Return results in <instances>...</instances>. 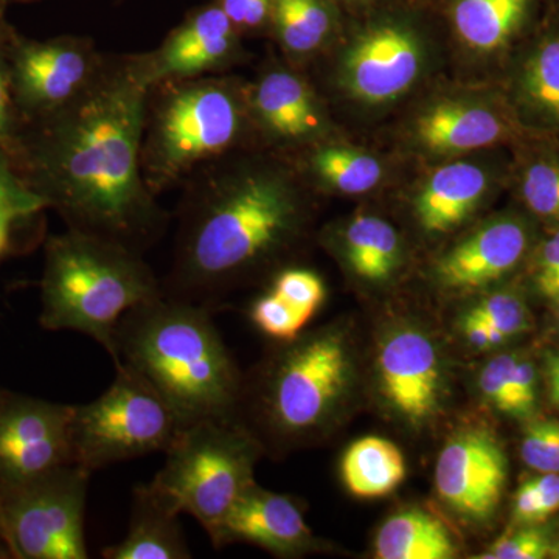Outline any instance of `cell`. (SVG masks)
<instances>
[{
	"label": "cell",
	"mask_w": 559,
	"mask_h": 559,
	"mask_svg": "<svg viewBox=\"0 0 559 559\" xmlns=\"http://www.w3.org/2000/svg\"><path fill=\"white\" fill-rule=\"evenodd\" d=\"M150 83L140 64L97 73L66 106L43 151L49 204L72 229L138 250L160 226V210L142 175Z\"/></svg>",
	"instance_id": "obj_1"
},
{
	"label": "cell",
	"mask_w": 559,
	"mask_h": 559,
	"mask_svg": "<svg viewBox=\"0 0 559 559\" xmlns=\"http://www.w3.org/2000/svg\"><path fill=\"white\" fill-rule=\"evenodd\" d=\"M300 223L299 198L277 173L210 180L183 213L168 296L212 308L229 283L285 248Z\"/></svg>",
	"instance_id": "obj_2"
},
{
	"label": "cell",
	"mask_w": 559,
	"mask_h": 559,
	"mask_svg": "<svg viewBox=\"0 0 559 559\" xmlns=\"http://www.w3.org/2000/svg\"><path fill=\"white\" fill-rule=\"evenodd\" d=\"M114 366L156 390L183 426L231 418L241 380L209 307L160 296L134 308L114 334Z\"/></svg>",
	"instance_id": "obj_3"
},
{
	"label": "cell",
	"mask_w": 559,
	"mask_h": 559,
	"mask_svg": "<svg viewBox=\"0 0 559 559\" xmlns=\"http://www.w3.org/2000/svg\"><path fill=\"white\" fill-rule=\"evenodd\" d=\"M160 296L148 264L121 242L70 229L47 246L39 316L46 330L86 334L112 356L121 319Z\"/></svg>",
	"instance_id": "obj_4"
},
{
	"label": "cell",
	"mask_w": 559,
	"mask_h": 559,
	"mask_svg": "<svg viewBox=\"0 0 559 559\" xmlns=\"http://www.w3.org/2000/svg\"><path fill=\"white\" fill-rule=\"evenodd\" d=\"M165 454L151 488L179 514H189L209 538L253 484L257 447L231 418L186 426Z\"/></svg>",
	"instance_id": "obj_5"
},
{
	"label": "cell",
	"mask_w": 559,
	"mask_h": 559,
	"mask_svg": "<svg viewBox=\"0 0 559 559\" xmlns=\"http://www.w3.org/2000/svg\"><path fill=\"white\" fill-rule=\"evenodd\" d=\"M103 395L73 406L72 462L94 473L114 463L165 452L186 428L159 393L127 367Z\"/></svg>",
	"instance_id": "obj_6"
},
{
	"label": "cell",
	"mask_w": 559,
	"mask_h": 559,
	"mask_svg": "<svg viewBox=\"0 0 559 559\" xmlns=\"http://www.w3.org/2000/svg\"><path fill=\"white\" fill-rule=\"evenodd\" d=\"M241 130V102L227 84L191 81L175 87L154 110L148 135L143 138L142 170L150 189L226 153Z\"/></svg>",
	"instance_id": "obj_7"
},
{
	"label": "cell",
	"mask_w": 559,
	"mask_h": 559,
	"mask_svg": "<svg viewBox=\"0 0 559 559\" xmlns=\"http://www.w3.org/2000/svg\"><path fill=\"white\" fill-rule=\"evenodd\" d=\"M90 471L75 463L31 484L0 489V538L17 559H87Z\"/></svg>",
	"instance_id": "obj_8"
},
{
	"label": "cell",
	"mask_w": 559,
	"mask_h": 559,
	"mask_svg": "<svg viewBox=\"0 0 559 559\" xmlns=\"http://www.w3.org/2000/svg\"><path fill=\"white\" fill-rule=\"evenodd\" d=\"M349 378L347 344L323 331L293 347L271 366L264 388V415L285 439L308 436L329 421L344 399Z\"/></svg>",
	"instance_id": "obj_9"
},
{
	"label": "cell",
	"mask_w": 559,
	"mask_h": 559,
	"mask_svg": "<svg viewBox=\"0 0 559 559\" xmlns=\"http://www.w3.org/2000/svg\"><path fill=\"white\" fill-rule=\"evenodd\" d=\"M73 406L0 392V489L70 465Z\"/></svg>",
	"instance_id": "obj_10"
},
{
	"label": "cell",
	"mask_w": 559,
	"mask_h": 559,
	"mask_svg": "<svg viewBox=\"0 0 559 559\" xmlns=\"http://www.w3.org/2000/svg\"><path fill=\"white\" fill-rule=\"evenodd\" d=\"M425 62L417 33L400 22H382L359 33L342 57L340 79L349 97L380 106L403 97Z\"/></svg>",
	"instance_id": "obj_11"
},
{
	"label": "cell",
	"mask_w": 559,
	"mask_h": 559,
	"mask_svg": "<svg viewBox=\"0 0 559 559\" xmlns=\"http://www.w3.org/2000/svg\"><path fill=\"white\" fill-rule=\"evenodd\" d=\"M509 462L498 439L481 428L459 430L440 452L436 468L439 496L469 521L489 520L499 507Z\"/></svg>",
	"instance_id": "obj_12"
},
{
	"label": "cell",
	"mask_w": 559,
	"mask_h": 559,
	"mask_svg": "<svg viewBox=\"0 0 559 559\" xmlns=\"http://www.w3.org/2000/svg\"><path fill=\"white\" fill-rule=\"evenodd\" d=\"M378 373L390 407L411 425H423L439 411V352L421 331L404 329L390 334L378 353Z\"/></svg>",
	"instance_id": "obj_13"
},
{
	"label": "cell",
	"mask_w": 559,
	"mask_h": 559,
	"mask_svg": "<svg viewBox=\"0 0 559 559\" xmlns=\"http://www.w3.org/2000/svg\"><path fill=\"white\" fill-rule=\"evenodd\" d=\"M97 73L92 50L73 40L27 44L14 62L22 102L36 109L66 108L90 87Z\"/></svg>",
	"instance_id": "obj_14"
},
{
	"label": "cell",
	"mask_w": 559,
	"mask_h": 559,
	"mask_svg": "<svg viewBox=\"0 0 559 559\" xmlns=\"http://www.w3.org/2000/svg\"><path fill=\"white\" fill-rule=\"evenodd\" d=\"M210 540L216 547L241 540L280 555L304 554L314 544L311 530L293 499L253 484L242 492Z\"/></svg>",
	"instance_id": "obj_15"
},
{
	"label": "cell",
	"mask_w": 559,
	"mask_h": 559,
	"mask_svg": "<svg viewBox=\"0 0 559 559\" xmlns=\"http://www.w3.org/2000/svg\"><path fill=\"white\" fill-rule=\"evenodd\" d=\"M527 248L528 230L521 219H492L451 249L439 261L437 275L447 288H480L513 271Z\"/></svg>",
	"instance_id": "obj_16"
},
{
	"label": "cell",
	"mask_w": 559,
	"mask_h": 559,
	"mask_svg": "<svg viewBox=\"0 0 559 559\" xmlns=\"http://www.w3.org/2000/svg\"><path fill=\"white\" fill-rule=\"evenodd\" d=\"M234 24L223 9L198 11L150 60L140 62L150 86L160 80L183 79L218 68L235 50Z\"/></svg>",
	"instance_id": "obj_17"
},
{
	"label": "cell",
	"mask_w": 559,
	"mask_h": 559,
	"mask_svg": "<svg viewBox=\"0 0 559 559\" xmlns=\"http://www.w3.org/2000/svg\"><path fill=\"white\" fill-rule=\"evenodd\" d=\"M415 139L433 154L466 153L520 138L522 130L491 106L465 100H444L419 114Z\"/></svg>",
	"instance_id": "obj_18"
},
{
	"label": "cell",
	"mask_w": 559,
	"mask_h": 559,
	"mask_svg": "<svg viewBox=\"0 0 559 559\" xmlns=\"http://www.w3.org/2000/svg\"><path fill=\"white\" fill-rule=\"evenodd\" d=\"M489 189V175L471 162L437 168L415 198L419 226L428 234H448L468 219Z\"/></svg>",
	"instance_id": "obj_19"
},
{
	"label": "cell",
	"mask_w": 559,
	"mask_h": 559,
	"mask_svg": "<svg viewBox=\"0 0 559 559\" xmlns=\"http://www.w3.org/2000/svg\"><path fill=\"white\" fill-rule=\"evenodd\" d=\"M180 514L151 488L134 489L127 536L103 550L106 559H189L191 551L180 528Z\"/></svg>",
	"instance_id": "obj_20"
},
{
	"label": "cell",
	"mask_w": 559,
	"mask_h": 559,
	"mask_svg": "<svg viewBox=\"0 0 559 559\" xmlns=\"http://www.w3.org/2000/svg\"><path fill=\"white\" fill-rule=\"evenodd\" d=\"M253 110L264 128L286 142L323 130V114L308 84L288 70H272L253 91Z\"/></svg>",
	"instance_id": "obj_21"
},
{
	"label": "cell",
	"mask_w": 559,
	"mask_h": 559,
	"mask_svg": "<svg viewBox=\"0 0 559 559\" xmlns=\"http://www.w3.org/2000/svg\"><path fill=\"white\" fill-rule=\"evenodd\" d=\"M532 7L533 0H455L452 24L468 49L492 53L509 46Z\"/></svg>",
	"instance_id": "obj_22"
},
{
	"label": "cell",
	"mask_w": 559,
	"mask_h": 559,
	"mask_svg": "<svg viewBox=\"0 0 559 559\" xmlns=\"http://www.w3.org/2000/svg\"><path fill=\"white\" fill-rule=\"evenodd\" d=\"M341 474L345 487L356 498H382L406 479V462L392 441L364 437L345 451Z\"/></svg>",
	"instance_id": "obj_23"
},
{
	"label": "cell",
	"mask_w": 559,
	"mask_h": 559,
	"mask_svg": "<svg viewBox=\"0 0 559 559\" xmlns=\"http://www.w3.org/2000/svg\"><path fill=\"white\" fill-rule=\"evenodd\" d=\"M381 559H450L457 554L443 522L419 510H407L385 521L374 543Z\"/></svg>",
	"instance_id": "obj_24"
},
{
	"label": "cell",
	"mask_w": 559,
	"mask_h": 559,
	"mask_svg": "<svg viewBox=\"0 0 559 559\" xmlns=\"http://www.w3.org/2000/svg\"><path fill=\"white\" fill-rule=\"evenodd\" d=\"M344 252L359 278L385 282L399 267L400 237L388 221L358 215L344 231Z\"/></svg>",
	"instance_id": "obj_25"
},
{
	"label": "cell",
	"mask_w": 559,
	"mask_h": 559,
	"mask_svg": "<svg viewBox=\"0 0 559 559\" xmlns=\"http://www.w3.org/2000/svg\"><path fill=\"white\" fill-rule=\"evenodd\" d=\"M518 97L536 119L559 130V33L540 40L525 58Z\"/></svg>",
	"instance_id": "obj_26"
},
{
	"label": "cell",
	"mask_w": 559,
	"mask_h": 559,
	"mask_svg": "<svg viewBox=\"0 0 559 559\" xmlns=\"http://www.w3.org/2000/svg\"><path fill=\"white\" fill-rule=\"evenodd\" d=\"M312 170L330 189L345 194H362L382 180L381 162L367 151L352 146H323L312 156Z\"/></svg>",
	"instance_id": "obj_27"
},
{
	"label": "cell",
	"mask_w": 559,
	"mask_h": 559,
	"mask_svg": "<svg viewBox=\"0 0 559 559\" xmlns=\"http://www.w3.org/2000/svg\"><path fill=\"white\" fill-rule=\"evenodd\" d=\"M274 20L283 46L297 55L318 49L331 31L322 0H274Z\"/></svg>",
	"instance_id": "obj_28"
},
{
	"label": "cell",
	"mask_w": 559,
	"mask_h": 559,
	"mask_svg": "<svg viewBox=\"0 0 559 559\" xmlns=\"http://www.w3.org/2000/svg\"><path fill=\"white\" fill-rule=\"evenodd\" d=\"M521 194L530 212L547 223L559 224V160H533L522 173Z\"/></svg>",
	"instance_id": "obj_29"
},
{
	"label": "cell",
	"mask_w": 559,
	"mask_h": 559,
	"mask_svg": "<svg viewBox=\"0 0 559 559\" xmlns=\"http://www.w3.org/2000/svg\"><path fill=\"white\" fill-rule=\"evenodd\" d=\"M250 319L255 323L257 329L272 340L294 342L299 340L301 330L310 322L311 316L290 307L271 290L253 304Z\"/></svg>",
	"instance_id": "obj_30"
},
{
	"label": "cell",
	"mask_w": 559,
	"mask_h": 559,
	"mask_svg": "<svg viewBox=\"0 0 559 559\" xmlns=\"http://www.w3.org/2000/svg\"><path fill=\"white\" fill-rule=\"evenodd\" d=\"M469 312L502 331L509 340L532 329V316L527 305L516 294H492L480 300Z\"/></svg>",
	"instance_id": "obj_31"
},
{
	"label": "cell",
	"mask_w": 559,
	"mask_h": 559,
	"mask_svg": "<svg viewBox=\"0 0 559 559\" xmlns=\"http://www.w3.org/2000/svg\"><path fill=\"white\" fill-rule=\"evenodd\" d=\"M272 293L311 318L325 300V286L322 280L314 272L304 270L283 271L275 278Z\"/></svg>",
	"instance_id": "obj_32"
},
{
	"label": "cell",
	"mask_w": 559,
	"mask_h": 559,
	"mask_svg": "<svg viewBox=\"0 0 559 559\" xmlns=\"http://www.w3.org/2000/svg\"><path fill=\"white\" fill-rule=\"evenodd\" d=\"M521 455L528 468L559 474V421H536L525 432Z\"/></svg>",
	"instance_id": "obj_33"
},
{
	"label": "cell",
	"mask_w": 559,
	"mask_h": 559,
	"mask_svg": "<svg viewBox=\"0 0 559 559\" xmlns=\"http://www.w3.org/2000/svg\"><path fill=\"white\" fill-rule=\"evenodd\" d=\"M49 205L39 191L32 190L0 160V219L16 221L35 215Z\"/></svg>",
	"instance_id": "obj_34"
},
{
	"label": "cell",
	"mask_w": 559,
	"mask_h": 559,
	"mask_svg": "<svg viewBox=\"0 0 559 559\" xmlns=\"http://www.w3.org/2000/svg\"><path fill=\"white\" fill-rule=\"evenodd\" d=\"M550 536L543 528L530 527L520 530L507 538L499 539L495 546L481 555L484 559H540L549 557Z\"/></svg>",
	"instance_id": "obj_35"
},
{
	"label": "cell",
	"mask_w": 559,
	"mask_h": 559,
	"mask_svg": "<svg viewBox=\"0 0 559 559\" xmlns=\"http://www.w3.org/2000/svg\"><path fill=\"white\" fill-rule=\"evenodd\" d=\"M518 356L500 355L489 360L480 371L479 388L481 395L496 409L513 417L514 406L511 396V369L516 362Z\"/></svg>",
	"instance_id": "obj_36"
},
{
	"label": "cell",
	"mask_w": 559,
	"mask_h": 559,
	"mask_svg": "<svg viewBox=\"0 0 559 559\" xmlns=\"http://www.w3.org/2000/svg\"><path fill=\"white\" fill-rule=\"evenodd\" d=\"M511 396H513V418L532 417L536 409V371L527 359H516L511 369Z\"/></svg>",
	"instance_id": "obj_37"
},
{
	"label": "cell",
	"mask_w": 559,
	"mask_h": 559,
	"mask_svg": "<svg viewBox=\"0 0 559 559\" xmlns=\"http://www.w3.org/2000/svg\"><path fill=\"white\" fill-rule=\"evenodd\" d=\"M535 283L546 299H559V230L540 246L536 260Z\"/></svg>",
	"instance_id": "obj_38"
},
{
	"label": "cell",
	"mask_w": 559,
	"mask_h": 559,
	"mask_svg": "<svg viewBox=\"0 0 559 559\" xmlns=\"http://www.w3.org/2000/svg\"><path fill=\"white\" fill-rule=\"evenodd\" d=\"M528 484L538 502L539 522L546 521L559 510V474H540Z\"/></svg>",
	"instance_id": "obj_39"
},
{
	"label": "cell",
	"mask_w": 559,
	"mask_h": 559,
	"mask_svg": "<svg viewBox=\"0 0 559 559\" xmlns=\"http://www.w3.org/2000/svg\"><path fill=\"white\" fill-rule=\"evenodd\" d=\"M463 333H465L466 340H468L473 347L480 349L499 347V345L506 344V341L509 340L502 331L495 329V326L489 325L485 320L476 318L471 312L463 319Z\"/></svg>",
	"instance_id": "obj_40"
},
{
	"label": "cell",
	"mask_w": 559,
	"mask_h": 559,
	"mask_svg": "<svg viewBox=\"0 0 559 559\" xmlns=\"http://www.w3.org/2000/svg\"><path fill=\"white\" fill-rule=\"evenodd\" d=\"M546 380L549 384L550 399L559 407V353L550 352L546 355Z\"/></svg>",
	"instance_id": "obj_41"
},
{
	"label": "cell",
	"mask_w": 559,
	"mask_h": 559,
	"mask_svg": "<svg viewBox=\"0 0 559 559\" xmlns=\"http://www.w3.org/2000/svg\"><path fill=\"white\" fill-rule=\"evenodd\" d=\"M250 2L252 0H224L221 9L227 14L234 27H242Z\"/></svg>",
	"instance_id": "obj_42"
},
{
	"label": "cell",
	"mask_w": 559,
	"mask_h": 559,
	"mask_svg": "<svg viewBox=\"0 0 559 559\" xmlns=\"http://www.w3.org/2000/svg\"><path fill=\"white\" fill-rule=\"evenodd\" d=\"M10 130V97L7 90L5 76L0 68V138L7 135Z\"/></svg>",
	"instance_id": "obj_43"
},
{
	"label": "cell",
	"mask_w": 559,
	"mask_h": 559,
	"mask_svg": "<svg viewBox=\"0 0 559 559\" xmlns=\"http://www.w3.org/2000/svg\"><path fill=\"white\" fill-rule=\"evenodd\" d=\"M11 224L13 221L0 219V257L9 249Z\"/></svg>",
	"instance_id": "obj_44"
},
{
	"label": "cell",
	"mask_w": 559,
	"mask_h": 559,
	"mask_svg": "<svg viewBox=\"0 0 559 559\" xmlns=\"http://www.w3.org/2000/svg\"><path fill=\"white\" fill-rule=\"evenodd\" d=\"M9 558H13V557H11V554H10L9 547H7V544L3 543L2 538H0V559H9Z\"/></svg>",
	"instance_id": "obj_45"
},
{
	"label": "cell",
	"mask_w": 559,
	"mask_h": 559,
	"mask_svg": "<svg viewBox=\"0 0 559 559\" xmlns=\"http://www.w3.org/2000/svg\"><path fill=\"white\" fill-rule=\"evenodd\" d=\"M550 555L551 557L559 559V544H557V546L551 547Z\"/></svg>",
	"instance_id": "obj_46"
},
{
	"label": "cell",
	"mask_w": 559,
	"mask_h": 559,
	"mask_svg": "<svg viewBox=\"0 0 559 559\" xmlns=\"http://www.w3.org/2000/svg\"><path fill=\"white\" fill-rule=\"evenodd\" d=\"M557 305H558V318H559V299L557 300Z\"/></svg>",
	"instance_id": "obj_47"
}]
</instances>
